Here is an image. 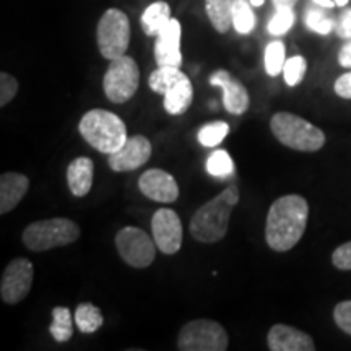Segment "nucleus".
I'll return each instance as SVG.
<instances>
[{
    "instance_id": "obj_1",
    "label": "nucleus",
    "mask_w": 351,
    "mask_h": 351,
    "mask_svg": "<svg viewBox=\"0 0 351 351\" xmlns=\"http://www.w3.org/2000/svg\"><path fill=\"white\" fill-rule=\"evenodd\" d=\"M309 204L298 194L276 199L265 221V241L275 252L291 251L306 232Z\"/></svg>"
},
{
    "instance_id": "obj_2",
    "label": "nucleus",
    "mask_w": 351,
    "mask_h": 351,
    "mask_svg": "<svg viewBox=\"0 0 351 351\" xmlns=\"http://www.w3.org/2000/svg\"><path fill=\"white\" fill-rule=\"evenodd\" d=\"M239 202V189L230 186L213 197L194 213L191 219V234L205 244L218 243L226 236L232 208Z\"/></svg>"
},
{
    "instance_id": "obj_3",
    "label": "nucleus",
    "mask_w": 351,
    "mask_h": 351,
    "mask_svg": "<svg viewBox=\"0 0 351 351\" xmlns=\"http://www.w3.org/2000/svg\"><path fill=\"white\" fill-rule=\"evenodd\" d=\"M82 137L85 138L95 150L106 155H112L127 142V127L117 114L106 109H91L82 117L80 125Z\"/></svg>"
},
{
    "instance_id": "obj_4",
    "label": "nucleus",
    "mask_w": 351,
    "mask_h": 351,
    "mask_svg": "<svg viewBox=\"0 0 351 351\" xmlns=\"http://www.w3.org/2000/svg\"><path fill=\"white\" fill-rule=\"evenodd\" d=\"M270 130L280 143L296 152H319L326 145L324 130L291 112H276Z\"/></svg>"
},
{
    "instance_id": "obj_5",
    "label": "nucleus",
    "mask_w": 351,
    "mask_h": 351,
    "mask_svg": "<svg viewBox=\"0 0 351 351\" xmlns=\"http://www.w3.org/2000/svg\"><path fill=\"white\" fill-rule=\"evenodd\" d=\"M148 85L155 93L165 96V109L171 116H181L191 108L194 90L179 67H158L148 77Z\"/></svg>"
},
{
    "instance_id": "obj_6",
    "label": "nucleus",
    "mask_w": 351,
    "mask_h": 351,
    "mask_svg": "<svg viewBox=\"0 0 351 351\" xmlns=\"http://www.w3.org/2000/svg\"><path fill=\"white\" fill-rule=\"evenodd\" d=\"M80 238V226L69 218H51L34 221L23 231V244L29 251L43 252L64 247Z\"/></svg>"
},
{
    "instance_id": "obj_7",
    "label": "nucleus",
    "mask_w": 351,
    "mask_h": 351,
    "mask_svg": "<svg viewBox=\"0 0 351 351\" xmlns=\"http://www.w3.org/2000/svg\"><path fill=\"white\" fill-rule=\"evenodd\" d=\"M96 43L101 56L108 60L125 56L130 43L129 16L119 8H109L96 26Z\"/></svg>"
},
{
    "instance_id": "obj_8",
    "label": "nucleus",
    "mask_w": 351,
    "mask_h": 351,
    "mask_svg": "<svg viewBox=\"0 0 351 351\" xmlns=\"http://www.w3.org/2000/svg\"><path fill=\"white\" fill-rule=\"evenodd\" d=\"M230 337L225 327L208 319H195L181 328L178 348L181 351H225Z\"/></svg>"
},
{
    "instance_id": "obj_9",
    "label": "nucleus",
    "mask_w": 351,
    "mask_h": 351,
    "mask_svg": "<svg viewBox=\"0 0 351 351\" xmlns=\"http://www.w3.org/2000/svg\"><path fill=\"white\" fill-rule=\"evenodd\" d=\"M140 85L138 65L129 56L109 60V67L104 73L103 88L108 99L114 104H124L137 93Z\"/></svg>"
},
{
    "instance_id": "obj_10",
    "label": "nucleus",
    "mask_w": 351,
    "mask_h": 351,
    "mask_svg": "<svg viewBox=\"0 0 351 351\" xmlns=\"http://www.w3.org/2000/svg\"><path fill=\"white\" fill-rule=\"evenodd\" d=\"M116 247L122 261L135 269H147L156 257L158 245L143 230L125 226L116 234Z\"/></svg>"
},
{
    "instance_id": "obj_11",
    "label": "nucleus",
    "mask_w": 351,
    "mask_h": 351,
    "mask_svg": "<svg viewBox=\"0 0 351 351\" xmlns=\"http://www.w3.org/2000/svg\"><path fill=\"white\" fill-rule=\"evenodd\" d=\"M33 263L25 257L13 258L3 270L0 282V298L5 304H19L28 296L33 287Z\"/></svg>"
},
{
    "instance_id": "obj_12",
    "label": "nucleus",
    "mask_w": 351,
    "mask_h": 351,
    "mask_svg": "<svg viewBox=\"0 0 351 351\" xmlns=\"http://www.w3.org/2000/svg\"><path fill=\"white\" fill-rule=\"evenodd\" d=\"M153 239L161 252L173 256L182 245V223L179 215L171 208H160L152 218Z\"/></svg>"
},
{
    "instance_id": "obj_13",
    "label": "nucleus",
    "mask_w": 351,
    "mask_h": 351,
    "mask_svg": "<svg viewBox=\"0 0 351 351\" xmlns=\"http://www.w3.org/2000/svg\"><path fill=\"white\" fill-rule=\"evenodd\" d=\"M152 156V143L145 135H134L112 155H109V168L116 173H129L147 163Z\"/></svg>"
},
{
    "instance_id": "obj_14",
    "label": "nucleus",
    "mask_w": 351,
    "mask_h": 351,
    "mask_svg": "<svg viewBox=\"0 0 351 351\" xmlns=\"http://www.w3.org/2000/svg\"><path fill=\"white\" fill-rule=\"evenodd\" d=\"M181 23L176 19H171L169 23L158 33L155 41V60L158 67H181Z\"/></svg>"
},
{
    "instance_id": "obj_15",
    "label": "nucleus",
    "mask_w": 351,
    "mask_h": 351,
    "mask_svg": "<svg viewBox=\"0 0 351 351\" xmlns=\"http://www.w3.org/2000/svg\"><path fill=\"white\" fill-rule=\"evenodd\" d=\"M138 189L145 197L160 204H173L179 197V186L174 176L163 169H148L140 176Z\"/></svg>"
},
{
    "instance_id": "obj_16",
    "label": "nucleus",
    "mask_w": 351,
    "mask_h": 351,
    "mask_svg": "<svg viewBox=\"0 0 351 351\" xmlns=\"http://www.w3.org/2000/svg\"><path fill=\"white\" fill-rule=\"evenodd\" d=\"M210 83L213 86H219L223 90V104H225L226 111L234 116L244 114L249 109L251 98H249V91L239 80H236L228 70H217L212 77Z\"/></svg>"
},
{
    "instance_id": "obj_17",
    "label": "nucleus",
    "mask_w": 351,
    "mask_h": 351,
    "mask_svg": "<svg viewBox=\"0 0 351 351\" xmlns=\"http://www.w3.org/2000/svg\"><path fill=\"white\" fill-rule=\"evenodd\" d=\"M267 345L271 351H314L313 337L300 328L276 324L267 335Z\"/></svg>"
},
{
    "instance_id": "obj_18",
    "label": "nucleus",
    "mask_w": 351,
    "mask_h": 351,
    "mask_svg": "<svg viewBox=\"0 0 351 351\" xmlns=\"http://www.w3.org/2000/svg\"><path fill=\"white\" fill-rule=\"evenodd\" d=\"M29 189V179L20 173H3L0 176V215L12 212Z\"/></svg>"
},
{
    "instance_id": "obj_19",
    "label": "nucleus",
    "mask_w": 351,
    "mask_h": 351,
    "mask_svg": "<svg viewBox=\"0 0 351 351\" xmlns=\"http://www.w3.org/2000/svg\"><path fill=\"white\" fill-rule=\"evenodd\" d=\"M95 163L91 158H75L67 168L69 189L75 197H85L93 187Z\"/></svg>"
},
{
    "instance_id": "obj_20",
    "label": "nucleus",
    "mask_w": 351,
    "mask_h": 351,
    "mask_svg": "<svg viewBox=\"0 0 351 351\" xmlns=\"http://www.w3.org/2000/svg\"><path fill=\"white\" fill-rule=\"evenodd\" d=\"M171 20V7L168 2L158 0L145 8L142 20V29L147 36H158V33L169 23Z\"/></svg>"
},
{
    "instance_id": "obj_21",
    "label": "nucleus",
    "mask_w": 351,
    "mask_h": 351,
    "mask_svg": "<svg viewBox=\"0 0 351 351\" xmlns=\"http://www.w3.org/2000/svg\"><path fill=\"white\" fill-rule=\"evenodd\" d=\"M236 0H205L210 23L218 33H228L232 25V7Z\"/></svg>"
},
{
    "instance_id": "obj_22",
    "label": "nucleus",
    "mask_w": 351,
    "mask_h": 351,
    "mask_svg": "<svg viewBox=\"0 0 351 351\" xmlns=\"http://www.w3.org/2000/svg\"><path fill=\"white\" fill-rule=\"evenodd\" d=\"M49 332L52 339L59 343H65L72 339L73 335V324L72 314L67 307H54L52 309V324L49 326Z\"/></svg>"
},
{
    "instance_id": "obj_23",
    "label": "nucleus",
    "mask_w": 351,
    "mask_h": 351,
    "mask_svg": "<svg viewBox=\"0 0 351 351\" xmlns=\"http://www.w3.org/2000/svg\"><path fill=\"white\" fill-rule=\"evenodd\" d=\"M75 324L83 333H93L103 327L104 317L101 311L91 302H82L75 311Z\"/></svg>"
},
{
    "instance_id": "obj_24",
    "label": "nucleus",
    "mask_w": 351,
    "mask_h": 351,
    "mask_svg": "<svg viewBox=\"0 0 351 351\" xmlns=\"http://www.w3.org/2000/svg\"><path fill=\"white\" fill-rule=\"evenodd\" d=\"M257 19L252 12V3L247 0H236L232 7V26L239 34H249L256 28Z\"/></svg>"
},
{
    "instance_id": "obj_25",
    "label": "nucleus",
    "mask_w": 351,
    "mask_h": 351,
    "mask_svg": "<svg viewBox=\"0 0 351 351\" xmlns=\"http://www.w3.org/2000/svg\"><path fill=\"white\" fill-rule=\"evenodd\" d=\"M304 25L307 29H311V32L317 34H322V36H326V34H328L333 28H335V21L328 16L326 8L320 5L307 8L304 13Z\"/></svg>"
},
{
    "instance_id": "obj_26",
    "label": "nucleus",
    "mask_w": 351,
    "mask_h": 351,
    "mask_svg": "<svg viewBox=\"0 0 351 351\" xmlns=\"http://www.w3.org/2000/svg\"><path fill=\"white\" fill-rule=\"evenodd\" d=\"M285 62H287V47L282 41H271L265 47V72L270 77H276L283 72Z\"/></svg>"
},
{
    "instance_id": "obj_27",
    "label": "nucleus",
    "mask_w": 351,
    "mask_h": 351,
    "mask_svg": "<svg viewBox=\"0 0 351 351\" xmlns=\"http://www.w3.org/2000/svg\"><path fill=\"white\" fill-rule=\"evenodd\" d=\"M230 134V125L225 121H215L205 124L199 130V142L207 148H215Z\"/></svg>"
},
{
    "instance_id": "obj_28",
    "label": "nucleus",
    "mask_w": 351,
    "mask_h": 351,
    "mask_svg": "<svg viewBox=\"0 0 351 351\" xmlns=\"http://www.w3.org/2000/svg\"><path fill=\"white\" fill-rule=\"evenodd\" d=\"M295 21H296V13L291 7L276 8L275 15L271 16L267 29H269L271 36H283V34H287L289 29L293 28Z\"/></svg>"
},
{
    "instance_id": "obj_29",
    "label": "nucleus",
    "mask_w": 351,
    "mask_h": 351,
    "mask_svg": "<svg viewBox=\"0 0 351 351\" xmlns=\"http://www.w3.org/2000/svg\"><path fill=\"white\" fill-rule=\"evenodd\" d=\"M234 171L230 153L225 150H217L208 156L207 160V173L213 178H226Z\"/></svg>"
},
{
    "instance_id": "obj_30",
    "label": "nucleus",
    "mask_w": 351,
    "mask_h": 351,
    "mask_svg": "<svg viewBox=\"0 0 351 351\" xmlns=\"http://www.w3.org/2000/svg\"><path fill=\"white\" fill-rule=\"evenodd\" d=\"M307 62L302 56H293L291 59H287L283 67V77L288 86H298L306 75Z\"/></svg>"
},
{
    "instance_id": "obj_31",
    "label": "nucleus",
    "mask_w": 351,
    "mask_h": 351,
    "mask_svg": "<svg viewBox=\"0 0 351 351\" xmlns=\"http://www.w3.org/2000/svg\"><path fill=\"white\" fill-rule=\"evenodd\" d=\"M19 88L20 85L15 77H12L7 72L0 73V106L5 108L19 93Z\"/></svg>"
},
{
    "instance_id": "obj_32",
    "label": "nucleus",
    "mask_w": 351,
    "mask_h": 351,
    "mask_svg": "<svg viewBox=\"0 0 351 351\" xmlns=\"http://www.w3.org/2000/svg\"><path fill=\"white\" fill-rule=\"evenodd\" d=\"M333 320L341 332L351 335V301H341L335 306Z\"/></svg>"
},
{
    "instance_id": "obj_33",
    "label": "nucleus",
    "mask_w": 351,
    "mask_h": 351,
    "mask_svg": "<svg viewBox=\"0 0 351 351\" xmlns=\"http://www.w3.org/2000/svg\"><path fill=\"white\" fill-rule=\"evenodd\" d=\"M332 263L339 270H351V241L339 245L332 254Z\"/></svg>"
},
{
    "instance_id": "obj_34",
    "label": "nucleus",
    "mask_w": 351,
    "mask_h": 351,
    "mask_svg": "<svg viewBox=\"0 0 351 351\" xmlns=\"http://www.w3.org/2000/svg\"><path fill=\"white\" fill-rule=\"evenodd\" d=\"M335 32L341 39L351 38V8H346L339 16V21L335 23Z\"/></svg>"
},
{
    "instance_id": "obj_35",
    "label": "nucleus",
    "mask_w": 351,
    "mask_h": 351,
    "mask_svg": "<svg viewBox=\"0 0 351 351\" xmlns=\"http://www.w3.org/2000/svg\"><path fill=\"white\" fill-rule=\"evenodd\" d=\"M333 90H335V93L339 95L340 98L351 99V72H346L343 75L337 78Z\"/></svg>"
},
{
    "instance_id": "obj_36",
    "label": "nucleus",
    "mask_w": 351,
    "mask_h": 351,
    "mask_svg": "<svg viewBox=\"0 0 351 351\" xmlns=\"http://www.w3.org/2000/svg\"><path fill=\"white\" fill-rule=\"evenodd\" d=\"M339 64L343 69H351V38L346 39V43L341 46L339 52Z\"/></svg>"
},
{
    "instance_id": "obj_37",
    "label": "nucleus",
    "mask_w": 351,
    "mask_h": 351,
    "mask_svg": "<svg viewBox=\"0 0 351 351\" xmlns=\"http://www.w3.org/2000/svg\"><path fill=\"white\" fill-rule=\"evenodd\" d=\"M315 5H320L324 8H333V7H345L350 0H313Z\"/></svg>"
},
{
    "instance_id": "obj_38",
    "label": "nucleus",
    "mask_w": 351,
    "mask_h": 351,
    "mask_svg": "<svg viewBox=\"0 0 351 351\" xmlns=\"http://www.w3.org/2000/svg\"><path fill=\"white\" fill-rule=\"evenodd\" d=\"M274 2L275 8H283V7H295L298 3V0H271Z\"/></svg>"
},
{
    "instance_id": "obj_39",
    "label": "nucleus",
    "mask_w": 351,
    "mask_h": 351,
    "mask_svg": "<svg viewBox=\"0 0 351 351\" xmlns=\"http://www.w3.org/2000/svg\"><path fill=\"white\" fill-rule=\"evenodd\" d=\"M249 2L252 3V7H262L265 0H249Z\"/></svg>"
}]
</instances>
